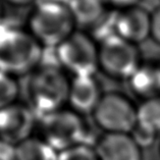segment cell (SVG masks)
Listing matches in <instances>:
<instances>
[{"label":"cell","mask_w":160,"mask_h":160,"mask_svg":"<svg viewBox=\"0 0 160 160\" xmlns=\"http://www.w3.org/2000/svg\"><path fill=\"white\" fill-rule=\"evenodd\" d=\"M44 47L28 30L0 22V71L14 78L32 73L40 65Z\"/></svg>","instance_id":"6da1fadb"},{"label":"cell","mask_w":160,"mask_h":160,"mask_svg":"<svg viewBox=\"0 0 160 160\" xmlns=\"http://www.w3.org/2000/svg\"><path fill=\"white\" fill-rule=\"evenodd\" d=\"M68 3L39 0L30 12L27 30L44 48H56L78 30Z\"/></svg>","instance_id":"7a4b0ae2"},{"label":"cell","mask_w":160,"mask_h":160,"mask_svg":"<svg viewBox=\"0 0 160 160\" xmlns=\"http://www.w3.org/2000/svg\"><path fill=\"white\" fill-rule=\"evenodd\" d=\"M71 81L58 64L41 63L31 73L29 95L33 110L45 116L63 108Z\"/></svg>","instance_id":"3957f363"},{"label":"cell","mask_w":160,"mask_h":160,"mask_svg":"<svg viewBox=\"0 0 160 160\" xmlns=\"http://www.w3.org/2000/svg\"><path fill=\"white\" fill-rule=\"evenodd\" d=\"M62 69L73 77H94L99 69L98 43L82 30H77L55 48Z\"/></svg>","instance_id":"277c9868"},{"label":"cell","mask_w":160,"mask_h":160,"mask_svg":"<svg viewBox=\"0 0 160 160\" xmlns=\"http://www.w3.org/2000/svg\"><path fill=\"white\" fill-rule=\"evenodd\" d=\"M99 68L107 76L130 80L143 63L138 45L111 36L98 43Z\"/></svg>","instance_id":"5b68a950"},{"label":"cell","mask_w":160,"mask_h":160,"mask_svg":"<svg viewBox=\"0 0 160 160\" xmlns=\"http://www.w3.org/2000/svg\"><path fill=\"white\" fill-rule=\"evenodd\" d=\"M42 139L58 153L84 143L85 123L82 116L72 109H60L42 116Z\"/></svg>","instance_id":"8992f818"},{"label":"cell","mask_w":160,"mask_h":160,"mask_svg":"<svg viewBox=\"0 0 160 160\" xmlns=\"http://www.w3.org/2000/svg\"><path fill=\"white\" fill-rule=\"evenodd\" d=\"M92 115L105 134H131L138 124L137 107L118 93L102 95Z\"/></svg>","instance_id":"52a82bcc"},{"label":"cell","mask_w":160,"mask_h":160,"mask_svg":"<svg viewBox=\"0 0 160 160\" xmlns=\"http://www.w3.org/2000/svg\"><path fill=\"white\" fill-rule=\"evenodd\" d=\"M35 127V111L15 103L0 110V139L18 145L32 137Z\"/></svg>","instance_id":"ba28073f"},{"label":"cell","mask_w":160,"mask_h":160,"mask_svg":"<svg viewBox=\"0 0 160 160\" xmlns=\"http://www.w3.org/2000/svg\"><path fill=\"white\" fill-rule=\"evenodd\" d=\"M115 35L139 46L151 36V13L141 5L116 9Z\"/></svg>","instance_id":"9c48e42d"},{"label":"cell","mask_w":160,"mask_h":160,"mask_svg":"<svg viewBox=\"0 0 160 160\" xmlns=\"http://www.w3.org/2000/svg\"><path fill=\"white\" fill-rule=\"evenodd\" d=\"M102 97L94 77H73L69 83L68 103L78 114H93Z\"/></svg>","instance_id":"30bf717a"},{"label":"cell","mask_w":160,"mask_h":160,"mask_svg":"<svg viewBox=\"0 0 160 160\" xmlns=\"http://www.w3.org/2000/svg\"><path fill=\"white\" fill-rule=\"evenodd\" d=\"M94 149L99 160H143L142 149L130 134H104Z\"/></svg>","instance_id":"8fae6325"},{"label":"cell","mask_w":160,"mask_h":160,"mask_svg":"<svg viewBox=\"0 0 160 160\" xmlns=\"http://www.w3.org/2000/svg\"><path fill=\"white\" fill-rule=\"evenodd\" d=\"M68 7L78 30L85 32L94 29L110 10L104 0H69Z\"/></svg>","instance_id":"7c38bea8"},{"label":"cell","mask_w":160,"mask_h":160,"mask_svg":"<svg viewBox=\"0 0 160 160\" xmlns=\"http://www.w3.org/2000/svg\"><path fill=\"white\" fill-rule=\"evenodd\" d=\"M132 92L143 100L160 96V63H143L130 80Z\"/></svg>","instance_id":"4fadbf2b"},{"label":"cell","mask_w":160,"mask_h":160,"mask_svg":"<svg viewBox=\"0 0 160 160\" xmlns=\"http://www.w3.org/2000/svg\"><path fill=\"white\" fill-rule=\"evenodd\" d=\"M58 154L42 138L31 137L17 145V160H58Z\"/></svg>","instance_id":"5bb4252c"},{"label":"cell","mask_w":160,"mask_h":160,"mask_svg":"<svg viewBox=\"0 0 160 160\" xmlns=\"http://www.w3.org/2000/svg\"><path fill=\"white\" fill-rule=\"evenodd\" d=\"M137 116L140 126L160 134V96L143 100L137 107Z\"/></svg>","instance_id":"9a60e30c"},{"label":"cell","mask_w":160,"mask_h":160,"mask_svg":"<svg viewBox=\"0 0 160 160\" xmlns=\"http://www.w3.org/2000/svg\"><path fill=\"white\" fill-rule=\"evenodd\" d=\"M18 94L17 78L0 71V110L17 103Z\"/></svg>","instance_id":"2e32d148"},{"label":"cell","mask_w":160,"mask_h":160,"mask_svg":"<svg viewBox=\"0 0 160 160\" xmlns=\"http://www.w3.org/2000/svg\"><path fill=\"white\" fill-rule=\"evenodd\" d=\"M58 160H99L95 149L87 144H81L59 152Z\"/></svg>","instance_id":"e0dca14e"},{"label":"cell","mask_w":160,"mask_h":160,"mask_svg":"<svg viewBox=\"0 0 160 160\" xmlns=\"http://www.w3.org/2000/svg\"><path fill=\"white\" fill-rule=\"evenodd\" d=\"M130 135L132 138V140L136 142L137 145L141 148V149L148 148L153 145V143L155 142V140L158 136L156 132L140 126L139 123L135 127V128L132 131Z\"/></svg>","instance_id":"ac0fdd59"},{"label":"cell","mask_w":160,"mask_h":160,"mask_svg":"<svg viewBox=\"0 0 160 160\" xmlns=\"http://www.w3.org/2000/svg\"><path fill=\"white\" fill-rule=\"evenodd\" d=\"M155 43L160 45V5L151 13V36Z\"/></svg>","instance_id":"d6986e66"},{"label":"cell","mask_w":160,"mask_h":160,"mask_svg":"<svg viewBox=\"0 0 160 160\" xmlns=\"http://www.w3.org/2000/svg\"><path fill=\"white\" fill-rule=\"evenodd\" d=\"M0 160H17V145L0 139Z\"/></svg>","instance_id":"ffe728a7"},{"label":"cell","mask_w":160,"mask_h":160,"mask_svg":"<svg viewBox=\"0 0 160 160\" xmlns=\"http://www.w3.org/2000/svg\"><path fill=\"white\" fill-rule=\"evenodd\" d=\"M109 7H113L114 9H122L127 7L139 5L141 0H104Z\"/></svg>","instance_id":"44dd1931"},{"label":"cell","mask_w":160,"mask_h":160,"mask_svg":"<svg viewBox=\"0 0 160 160\" xmlns=\"http://www.w3.org/2000/svg\"><path fill=\"white\" fill-rule=\"evenodd\" d=\"M39 0H3V2H7L13 6H28L35 5Z\"/></svg>","instance_id":"7402d4cb"},{"label":"cell","mask_w":160,"mask_h":160,"mask_svg":"<svg viewBox=\"0 0 160 160\" xmlns=\"http://www.w3.org/2000/svg\"><path fill=\"white\" fill-rule=\"evenodd\" d=\"M3 0H0V22H3Z\"/></svg>","instance_id":"603a6c76"},{"label":"cell","mask_w":160,"mask_h":160,"mask_svg":"<svg viewBox=\"0 0 160 160\" xmlns=\"http://www.w3.org/2000/svg\"><path fill=\"white\" fill-rule=\"evenodd\" d=\"M159 154H160V145H159Z\"/></svg>","instance_id":"cb8c5ba5"}]
</instances>
